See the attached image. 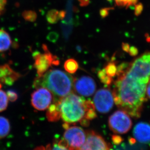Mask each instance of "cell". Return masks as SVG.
I'll use <instances>...</instances> for the list:
<instances>
[{
    "mask_svg": "<svg viewBox=\"0 0 150 150\" xmlns=\"http://www.w3.org/2000/svg\"><path fill=\"white\" fill-rule=\"evenodd\" d=\"M11 37L7 32L0 29V52H6L11 45Z\"/></svg>",
    "mask_w": 150,
    "mask_h": 150,
    "instance_id": "5bb4252c",
    "label": "cell"
},
{
    "mask_svg": "<svg viewBox=\"0 0 150 150\" xmlns=\"http://www.w3.org/2000/svg\"><path fill=\"white\" fill-rule=\"evenodd\" d=\"M64 68L68 73L74 74L78 70L79 65L75 59L71 58L65 62Z\"/></svg>",
    "mask_w": 150,
    "mask_h": 150,
    "instance_id": "ac0fdd59",
    "label": "cell"
},
{
    "mask_svg": "<svg viewBox=\"0 0 150 150\" xmlns=\"http://www.w3.org/2000/svg\"><path fill=\"white\" fill-rule=\"evenodd\" d=\"M7 96L8 99L11 102H15L18 98V95L15 91L13 90H9L7 91Z\"/></svg>",
    "mask_w": 150,
    "mask_h": 150,
    "instance_id": "cb8c5ba5",
    "label": "cell"
},
{
    "mask_svg": "<svg viewBox=\"0 0 150 150\" xmlns=\"http://www.w3.org/2000/svg\"><path fill=\"white\" fill-rule=\"evenodd\" d=\"M7 3L6 0H0V16L3 14L6 9Z\"/></svg>",
    "mask_w": 150,
    "mask_h": 150,
    "instance_id": "d4e9b609",
    "label": "cell"
},
{
    "mask_svg": "<svg viewBox=\"0 0 150 150\" xmlns=\"http://www.w3.org/2000/svg\"><path fill=\"white\" fill-rule=\"evenodd\" d=\"M53 100L52 94L44 88H39L31 95V104L38 110L43 111L49 107Z\"/></svg>",
    "mask_w": 150,
    "mask_h": 150,
    "instance_id": "ba28073f",
    "label": "cell"
},
{
    "mask_svg": "<svg viewBox=\"0 0 150 150\" xmlns=\"http://www.w3.org/2000/svg\"><path fill=\"white\" fill-rule=\"evenodd\" d=\"M69 123H65L63 127L65 129L63 134V140L70 150H76L84 144L86 133L82 128L78 126H70Z\"/></svg>",
    "mask_w": 150,
    "mask_h": 150,
    "instance_id": "5b68a950",
    "label": "cell"
},
{
    "mask_svg": "<svg viewBox=\"0 0 150 150\" xmlns=\"http://www.w3.org/2000/svg\"><path fill=\"white\" fill-rule=\"evenodd\" d=\"M21 76L8 64L0 65V83L11 85Z\"/></svg>",
    "mask_w": 150,
    "mask_h": 150,
    "instance_id": "8fae6325",
    "label": "cell"
},
{
    "mask_svg": "<svg viewBox=\"0 0 150 150\" xmlns=\"http://www.w3.org/2000/svg\"><path fill=\"white\" fill-rule=\"evenodd\" d=\"M142 10H143V6L142 4H137L135 7V15L137 16L140 15Z\"/></svg>",
    "mask_w": 150,
    "mask_h": 150,
    "instance_id": "484cf974",
    "label": "cell"
},
{
    "mask_svg": "<svg viewBox=\"0 0 150 150\" xmlns=\"http://www.w3.org/2000/svg\"><path fill=\"white\" fill-rule=\"evenodd\" d=\"M65 16V12L64 11L52 9L47 13L46 19L50 24H54L57 23L60 20L64 18Z\"/></svg>",
    "mask_w": 150,
    "mask_h": 150,
    "instance_id": "9a60e30c",
    "label": "cell"
},
{
    "mask_svg": "<svg viewBox=\"0 0 150 150\" xmlns=\"http://www.w3.org/2000/svg\"><path fill=\"white\" fill-rule=\"evenodd\" d=\"M146 95L148 98L150 99V80L146 88Z\"/></svg>",
    "mask_w": 150,
    "mask_h": 150,
    "instance_id": "4dcf8cb0",
    "label": "cell"
},
{
    "mask_svg": "<svg viewBox=\"0 0 150 150\" xmlns=\"http://www.w3.org/2000/svg\"><path fill=\"white\" fill-rule=\"evenodd\" d=\"M128 53L130 54L131 56H136L137 55L139 51L137 50V49L134 46H131L130 47L129 51H128Z\"/></svg>",
    "mask_w": 150,
    "mask_h": 150,
    "instance_id": "4316f807",
    "label": "cell"
},
{
    "mask_svg": "<svg viewBox=\"0 0 150 150\" xmlns=\"http://www.w3.org/2000/svg\"><path fill=\"white\" fill-rule=\"evenodd\" d=\"M98 75L100 81L104 85H105V86H109L112 83V81H113L112 78L109 77L106 74L104 69H102V70H100L98 72Z\"/></svg>",
    "mask_w": 150,
    "mask_h": 150,
    "instance_id": "d6986e66",
    "label": "cell"
},
{
    "mask_svg": "<svg viewBox=\"0 0 150 150\" xmlns=\"http://www.w3.org/2000/svg\"><path fill=\"white\" fill-rule=\"evenodd\" d=\"M113 93L109 89L102 88L95 93L93 98L94 107L101 113H106L112 109L114 105Z\"/></svg>",
    "mask_w": 150,
    "mask_h": 150,
    "instance_id": "52a82bcc",
    "label": "cell"
},
{
    "mask_svg": "<svg viewBox=\"0 0 150 150\" xmlns=\"http://www.w3.org/2000/svg\"><path fill=\"white\" fill-rule=\"evenodd\" d=\"M133 135L136 140L140 143H150V125L144 122L137 123L134 126Z\"/></svg>",
    "mask_w": 150,
    "mask_h": 150,
    "instance_id": "7c38bea8",
    "label": "cell"
},
{
    "mask_svg": "<svg viewBox=\"0 0 150 150\" xmlns=\"http://www.w3.org/2000/svg\"><path fill=\"white\" fill-rule=\"evenodd\" d=\"M10 131V122L4 117L0 116V139L6 137Z\"/></svg>",
    "mask_w": 150,
    "mask_h": 150,
    "instance_id": "2e32d148",
    "label": "cell"
},
{
    "mask_svg": "<svg viewBox=\"0 0 150 150\" xmlns=\"http://www.w3.org/2000/svg\"><path fill=\"white\" fill-rule=\"evenodd\" d=\"M74 82L72 76L63 71L50 69L41 76H38L34 81V86L35 88H47L60 99L71 93Z\"/></svg>",
    "mask_w": 150,
    "mask_h": 150,
    "instance_id": "3957f363",
    "label": "cell"
},
{
    "mask_svg": "<svg viewBox=\"0 0 150 150\" xmlns=\"http://www.w3.org/2000/svg\"><path fill=\"white\" fill-rule=\"evenodd\" d=\"M81 6H85L89 4V0H78Z\"/></svg>",
    "mask_w": 150,
    "mask_h": 150,
    "instance_id": "f1b7e54d",
    "label": "cell"
},
{
    "mask_svg": "<svg viewBox=\"0 0 150 150\" xmlns=\"http://www.w3.org/2000/svg\"><path fill=\"white\" fill-rule=\"evenodd\" d=\"M130 47V46L127 43H123L122 46V48L123 49V50L126 52H128Z\"/></svg>",
    "mask_w": 150,
    "mask_h": 150,
    "instance_id": "1f68e13d",
    "label": "cell"
},
{
    "mask_svg": "<svg viewBox=\"0 0 150 150\" xmlns=\"http://www.w3.org/2000/svg\"><path fill=\"white\" fill-rule=\"evenodd\" d=\"M112 140L114 143H115L116 144H119L122 141V139L120 137V136L115 135V136H112Z\"/></svg>",
    "mask_w": 150,
    "mask_h": 150,
    "instance_id": "83f0119b",
    "label": "cell"
},
{
    "mask_svg": "<svg viewBox=\"0 0 150 150\" xmlns=\"http://www.w3.org/2000/svg\"><path fill=\"white\" fill-rule=\"evenodd\" d=\"M58 103L61 118L65 123L69 124L86 120L88 112L95 108L92 101L86 100L72 93L58 99Z\"/></svg>",
    "mask_w": 150,
    "mask_h": 150,
    "instance_id": "7a4b0ae2",
    "label": "cell"
},
{
    "mask_svg": "<svg viewBox=\"0 0 150 150\" xmlns=\"http://www.w3.org/2000/svg\"><path fill=\"white\" fill-rule=\"evenodd\" d=\"M108 9L105 8L103 9L102 10H100V16H102V17H106L108 15Z\"/></svg>",
    "mask_w": 150,
    "mask_h": 150,
    "instance_id": "f546056e",
    "label": "cell"
},
{
    "mask_svg": "<svg viewBox=\"0 0 150 150\" xmlns=\"http://www.w3.org/2000/svg\"><path fill=\"white\" fill-rule=\"evenodd\" d=\"M76 150H110V147L102 136L91 131L86 133L84 144Z\"/></svg>",
    "mask_w": 150,
    "mask_h": 150,
    "instance_id": "9c48e42d",
    "label": "cell"
},
{
    "mask_svg": "<svg viewBox=\"0 0 150 150\" xmlns=\"http://www.w3.org/2000/svg\"><path fill=\"white\" fill-rule=\"evenodd\" d=\"M105 71L109 77L113 78L117 73V67L116 64L114 62H110L105 66Z\"/></svg>",
    "mask_w": 150,
    "mask_h": 150,
    "instance_id": "ffe728a7",
    "label": "cell"
},
{
    "mask_svg": "<svg viewBox=\"0 0 150 150\" xmlns=\"http://www.w3.org/2000/svg\"><path fill=\"white\" fill-rule=\"evenodd\" d=\"M73 88L77 93L83 96H91L94 93L96 85L93 78L83 76L74 79Z\"/></svg>",
    "mask_w": 150,
    "mask_h": 150,
    "instance_id": "30bf717a",
    "label": "cell"
},
{
    "mask_svg": "<svg viewBox=\"0 0 150 150\" xmlns=\"http://www.w3.org/2000/svg\"><path fill=\"white\" fill-rule=\"evenodd\" d=\"M7 94L4 91L0 89V112L5 110L8 105Z\"/></svg>",
    "mask_w": 150,
    "mask_h": 150,
    "instance_id": "44dd1931",
    "label": "cell"
},
{
    "mask_svg": "<svg viewBox=\"0 0 150 150\" xmlns=\"http://www.w3.org/2000/svg\"><path fill=\"white\" fill-rule=\"evenodd\" d=\"M114 82V101L118 108L132 117L139 118L146 100V88L150 77L133 64L122 63L117 67Z\"/></svg>",
    "mask_w": 150,
    "mask_h": 150,
    "instance_id": "6da1fadb",
    "label": "cell"
},
{
    "mask_svg": "<svg viewBox=\"0 0 150 150\" xmlns=\"http://www.w3.org/2000/svg\"><path fill=\"white\" fill-rule=\"evenodd\" d=\"M111 1V0H108ZM116 4L119 6L122 7H130L137 4L138 0H114Z\"/></svg>",
    "mask_w": 150,
    "mask_h": 150,
    "instance_id": "603a6c76",
    "label": "cell"
},
{
    "mask_svg": "<svg viewBox=\"0 0 150 150\" xmlns=\"http://www.w3.org/2000/svg\"><path fill=\"white\" fill-rule=\"evenodd\" d=\"M42 150H70L68 147L66 143L64 140L62 139L61 140H57V142L53 143L52 145L48 144L44 147Z\"/></svg>",
    "mask_w": 150,
    "mask_h": 150,
    "instance_id": "e0dca14e",
    "label": "cell"
},
{
    "mask_svg": "<svg viewBox=\"0 0 150 150\" xmlns=\"http://www.w3.org/2000/svg\"><path fill=\"white\" fill-rule=\"evenodd\" d=\"M42 48L44 51L43 53L35 52L33 54L34 67L38 77L45 74L52 66H57L59 64L57 57L49 50L47 46L43 44Z\"/></svg>",
    "mask_w": 150,
    "mask_h": 150,
    "instance_id": "277c9868",
    "label": "cell"
},
{
    "mask_svg": "<svg viewBox=\"0 0 150 150\" xmlns=\"http://www.w3.org/2000/svg\"><path fill=\"white\" fill-rule=\"evenodd\" d=\"M46 116L49 121L54 122L58 121L61 118V114L58 106V100H55L53 103L48 108Z\"/></svg>",
    "mask_w": 150,
    "mask_h": 150,
    "instance_id": "4fadbf2b",
    "label": "cell"
},
{
    "mask_svg": "<svg viewBox=\"0 0 150 150\" xmlns=\"http://www.w3.org/2000/svg\"><path fill=\"white\" fill-rule=\"evenodd\" d=\"M24 20L29 22H34L37 18V14L33 10H26L23 12L22 14Z\"/></svg>",
    "mask_w": 150,
    "mask_h": 150,
    "instance_id": "7402d4cb",
    "label": "cell"
},
{
    "mask_svg": "<svg viewBox=\"0 0 150 150\" xmlns=\"http://www.w3.org/2000/svg\"><path fill=\"white\" fill-rule=\"evenodd\" d=\"M108 125L114 133L123 134L128 132L132 127V122L129 115L125 111L119 110L111 115Z\"/></svg>",
    "mask_w": 150,
    "mask_h": 150,
    "instance_id": "8992f818",
    "label": "cell"
}]
</instances>
